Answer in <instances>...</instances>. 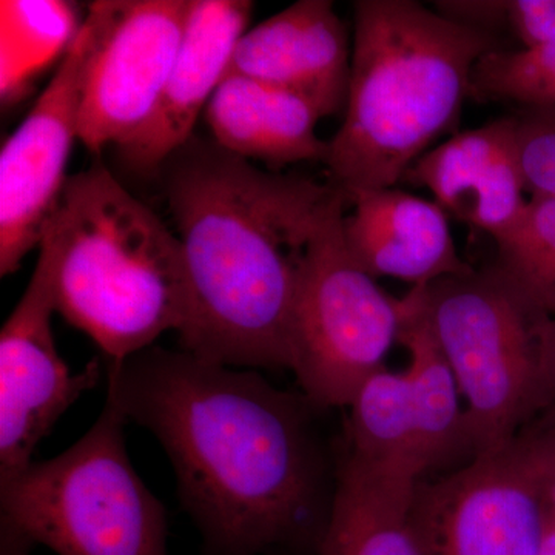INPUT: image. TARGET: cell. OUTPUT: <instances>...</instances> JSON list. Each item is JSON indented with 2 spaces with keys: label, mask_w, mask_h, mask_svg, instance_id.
I'll use <instances>...</instances> for the list:
<instances>
[{
  "label": "cell",
  "mask_w": 555,
  "mask_h": 555,
  "mask_svg": "<svg viewBox=\"0 0 555 555\" xmlns=\"http://www.w3.org/2000/svg\"><path fill=\"white\" fill-rule=\"evenodd\" d=\"M349 193L328 208L298 273L291 326V371L321 411L349 408L400 337L403 298L387 295L346 246Z\"/></svg>",
  "instance_id": "obj_7"
},
{
  "label": "cell",
  "mask_w": 555,
  "mask_h": 555,
  "mask_svg": "<svg viewBox=\"0 0 555 555\" xmlns=\"http://www.w3.org/2000/svg\"><path fill=\"white\" fill-rule=\"evenodd\" d=\"M112 398L89 433L0 485L2 526L57 555H169L163 503L127 454Z\"/></svg>",
  "instance_id": "obj_5"
},
{
  "label": "cell",
  "mask_w": 555,
  "mask_h": 555,
  "mask_svg": "<svg viewBox=\"0 0 555 555\" xmlns=\"http://www.w3.org/2000/svg\"><path fill=\"white\" fill-rule=\"evenodd\" d=\"M87 14L64 0L0 2V96L3 107L27 96L31 83L64 60Z\"/></svg>",
  "instance_id": "obj_18"
},
{
  "label": "cell",
  "mask_w": 555,
  "mask_h": 555,
  "mask_svg": "<svg viewBox=\"0 0 555 555\" xmlns=\"http://www.w3.org/2000/svg\"><path fill=\"white\" fill-rule=\"evenodd\" d=\"M537 353L546 408L555 406V317H540L535 323Z\"/></svg>",
  "instance_id": "obj_24"
},
{
  "label": "cell",
  "mask_w": 555,
  "mask_h": 555,
  "mask_svg": "<svg viewBox=\"0 0 555 555\" xmlns=\"http://www.w3.org/2000/svg\"><path fill=\"white\" fill-rule=\"evenodd\" d=\"M514 116L526 189L555 199V115L521 112Z\"/></svg>",
  "instance_id": "obj_22"
},
{
  "label": "cell",
  "mask_w": 555,
  "mask_h": 555,
  "mask_svg": "<svg viewBox=\"0 0 555 555\" xmlns=\"http://www.w3.org/2000/svg\"><path fill=\"white\" fill-rule=\"evenodd\" d=\"M190 0H98L80 87L79 141L119 147L152 115L184 39Z\"/></svg>",
  "instance_id": "obj_8"
},
{
  "label": "cell",
  "mask_w": 555,
  "mask_h": 555,
  "mask_svg": "<svg viewBox=\"0 0 555 555\" xmlns=\"http://www.w3.org/2000/svg\"><path fill=\"white\" fill-rule=\"evenodd\" d=\"M469 96L555 115V42L485 54L473 68Z\"/></svg>",
  "instance_id": "obj_20"
},
{
  "label": "cell",
  "mask_w": 555,
  "mask_h": 555,
  "mask_svg": "<svg viewBox=\"0 0 555 555\" xmlns=\"http://www.w3.org/2000/svg\"><path fill=\"white\" fill-rule=\"evenodd\" d=\"M33 546L24 537L0 525V555H31Z\"/></svg>",
  "instance_id": "obj_25"
},
{
  "label": "cell",
  "mask_w": 555,
  "mask_h": 555,
  "mask_svg": "<svg viewBox=\"0 0 555 555\" xmlns=\"http://www.w3.org/2000/svg\"><path fill=\"white\" fill-rule=\"evenodd\" d=\"M107 397L127 422L163 444L207 554H318L337 459H328L315 422L321 409L305 393L278 389L257 371L155 346L107 369Z\"/></svg>",
  "instance_id": "obj_1"
},
{
  "label": "cell",
  "mask_w": 555,
  "mask_h": 555,
  "mask_svg": "<svg viewBox=\"0 0 555 555\" xmlns=\"http://www.w3.org/2000/svg\"><path fill=\"white\" fill-rule=\"evenodd\" d=\"M507 49L414 0H357L346 118L324 160L331 181L349 195L396 188L455 130L477 62Z\"/></svg>",
  "instance_id": "obj_3"
},
{
  "label": "cell",
  "mask_w": 555,
  "mask_h": 555,
  "mask_svg": "<svg viewBox=\"0 0 555 555\" xmlns=\"http://www.w3.org/2000/svg\"><path fill=\"white\" fill-rule=\"evenodd\" d=\"M349 31L331 0H298L241 36L225 75L297 93L320 113L346 107Z\"/></svg>",
  "instance_id": "obj_13"
},
{
  "label": "cell",
  "mask_w": 555,
  "mask_h": 555,
  "mask_svg": "<svg viewBox=\"0 0 555 555\" xmlns=\"http://www.w3.org/2000/svg\"><path fill=\"white\" fill-rule=\"evenodd\" d=\"M38 261L54 310L96 343L107 369L188 320L181 241L102 164L68 177Z\"/></svg>",
  "instance_id": "obj_4"
},
{
  "label": "cell",
  "mask_w": 555,
  "mask_h": 555,
  "mask_svg": "<svg viewBox=\"0 0 555 555\" xmlns=\"http://www.w3.org/2000/svg\"><path fill=\"white\" fill-rule=\"evenodd\" d=\"M204 118L211 139L246 160L270 166L327 158L328 141L317 134L318 109L297 93L244 76L225 75Z\"/></svg>",
  "instance_id": "obj_16"
},
{
  "label": "cell",
  "mask_w": 555,
  "mask_h": 555,
  "mask_svg": "<svg viewBox=\"0 0 555 555\" xmlns=\"http://www.w3.org/2000/svg\"><path fill=\"white\" fill-rule=\"evenodd\" d=\"M414 491L371 476L338 448L334 505L317 555H426L409 520Z\"/></svg>",
  "instance_id": "obj_17"
},
{
  "label": "cell",
  "mask_w": 555,
  "mask_h": 555,
  "mask_svg": "<svg viewBox=\"0 0 555 555\" xmlns=\"http://www.w3.org/2000/svg\"><path fill=\"white\" fill-rule=\"evenodd\" d=\"M184 250L181 350L235 369H291L298 273L343 189L255 167L192 138L158 171Z\"/></svg>",
  "instance_id": "obj_2"
},
{
  "label": "cell",
  "mask_w": 555,
  "mask_h": 555,
  "mask_svg": "<svg viewBox=\"0 0 555 555\" xmlns=\"http://www.w3.org/2000/svg\"><path fill=\"white\" fill-rule=\"evenodd\" d=\"M495 244L491 269L532 312L555 315V199L532 195Z\"/></svg>",
  "instance_id": "obj_19"
},
{
  "label": "cell",
  "mask_w": 555,
  "mask_h": 555,
  "mask_svg": "<svg viewBox=\"0 0 555 555\" xmlns=\"http://www.w3.org/2000/svg\"><path fill=\"white\" fill-rule=\"evenodd\" d=\"M539 555H555V520L551 516L547 518L546 532Z\"/></svg>",
  "instance_id": "obj_26"
},
{
  "label": "cell",
  "mask_w": 555,
  "mask_h": 555,
  "mask_svg": "<svg viewBox=\"0 0 555 555\" xmlns=\"http://www.w3.org/2000/svg\"><path fill=\"white\" fill-rule=\"evenodd\" d=\"M248 0H190L184 39L152 115L118 156L138 175H158L167 159L193 137L196 120L228 73L233 50L247 31Z\"/></svg>",
  "instance_id": "obj_12"
},
{
  "label": "cell",
  "mask_w": 555,
  "mask_h": 555,
  "mask_svg": "<svg viewBox=\"0 0 555 555\" xmlns=\"http://www.w3.org/2000/svg\"><path fill=\"white\" fill-rule=\"evenodd\" d=\"M49 273L42 262L0 332V485L31 465V456L57 420L102 375L94 357L72 374L54 343Z\"/></svg>",
  "instance_id": "obj_11"
},
{
  "label": "cell",
  "mask_w": 555,
  "mask_h": 555,
  "mask_svg": "<svg viewBox=\"0 0 555 555\" xmlns=\"http://www.w3.org/2000/svg\"><path fill=\"white\" fill-rule=\"evenodd\" d=\"M90 46V27L73 40L49 86L0 152V276H10L39 247L79 139L80 87Z\"/></svg>",
  "instance_id": "obj_10"
},
{
  "label": "cell",
  "mask_w": 555,
  "mask_h": 555,
  "mask_svg": "<svg viewBox=\"0 0 555 555\" xmlns=\"http://www.w3.org/2000/svg\"><path fill=\"white\" fill-rule=\"evenodd\" d=\"M349 196L353 210L345 215L343 233L349 254L367 275L427 286L473 272L460 258L448 215L437 203L396 188Z\"/></svg>",
  "instance_id": "obj_15"
},
{
  "label": "cell",
  "mask_w": 555,
  "mask_h": 555,
  "mask_svg": "<svg viewBox=\"0 0 555 555\" xmlns=\"http://www.w3.org/2000/svg\"><path fill=\"white\" fill-rule=\"evenodd\" d=\"M430 331L465 397L476 456L505 448L546 409L532 312L491 268L423 287Z\"/></svg>",
  "instance_id": "obj_6"
},
{
  "label": "cell",
  "mask_w": 555,
  "mask_h": 555,
  "mask_svg": "<svg viewBox=\"0 0 555 555\" xmlns=\"http://www.w3.org/2000/svg\"><path fill=\"white\" fill-rule=\"evenodd\" d=\"M434 5L459 24L505 40L511 36L521 49L555 42V0H441Z\"/></svg>",
  "instance_id": "obj_21"
},
{
  "label": "cell",
  "mask_w": 555,
  "mask_h": 555,
  "mask_svg": "<svg viewBox=\"0 0 555 555\" xmlns=\"http://www.w3.org/2000/svg\"><path fill=\"white\" fill-rule=\"evenodd\" d=\"M516 438L534 469L547 514L555 520V406L540 412Z\"/></svg>",
  "instance_id": "obj_23"
},
{
  "label": "cell",
  "mask_w": 555,
  "mask_h": 555,
  "mask_svg": "<svg viewBox=\"0 0 555 555\" xmlns=\"http://www.w3.org/2000/svg\"><path fill=\"white\" fill-rule=\"evenodd\" d=\"M403 179L429 190L444 214L502 238L528 204L516 116L454 134L415 160Z\"/></svg>",
  "instance_id": "obj_14"
},
{
  "label": "cell",
  "mask_w": 555,
  "mask_h": 555,
  "mask_svg": "<svg viewBox=\"0 0 555 555\" xmlns=\"http://www.w3.org/2000/svg\"><path fill=\"white\" fill-rule=\"evenodd\" d=\"M547 518L517 438L447 476L420 481L409 507L426 555H539Z\"/></svg>",
  "instance_id": "obj_9"
}]
</instances>
